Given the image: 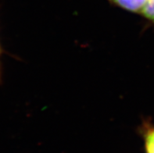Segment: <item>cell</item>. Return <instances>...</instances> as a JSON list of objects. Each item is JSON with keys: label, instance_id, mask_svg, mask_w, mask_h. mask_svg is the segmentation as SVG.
Returning <instances> with one entry per match:
<instances>
[{"label": "cell", "instance_id": "1", "mask_svg": "<svg viewBox=\"0 0 154 153\" xmlns=\"http://www.w3.org/2000/svg\"><path fill=\"white\" fill-rule=\"evenodd\" d=\"M117 6L128 11L141 14L148 0H109Z\"/></svg>", "mask_w": 154, "mask_h": 153}, {"label": "cell", "instance_id": "2", "mask_svg": "<svg viewBox=\"0 0 154 153\" xmlns=\"http://www.w3.org/2000/svg\"><path fill=\"white\" fill-rule=\"evenodd\" d=\"M145 148L146 153H154V129L149 130L145 136Z\"/></svg>", "mask_w": 154, "mask_h": 153}, {"label": "cell", "instance_id": "3", "mask_svg": "<svg viewBox=\"0 0 154 153\" xmlns=\"http://www.w3.org/2000/svg\"><path fill=\"white\" fill-rule=\"evenodd\" d=\"M141 14L146 18L154 20V0H148L147 3L141 12Z\"/></svg>", "mask_w": 154, "mask_h": 153}]
</instances>
